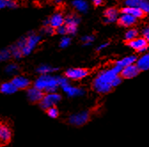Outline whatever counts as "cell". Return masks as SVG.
Wrapping results in <instances>:
<instances>
[{
	"label": "cell",
	"instance_id": "obj_32",
	"mask_svg": "<svg viewBox=\"0 0 149 147\" xmlns=\"http://www.w3.org/2000/svg\"><path fill=\"white\" fill-rule=\"evenodd\" d=\"M18 6V3L16 0H6V7L14 9Z\"/></svg>",
	"mask_w": 149,
	"mask_h": 147
},
{
	"label": "cell",
	"instance_id": "obj_13",
	"mask_svg": "<svg viewBox=\"0 0 149 147\" xmlns=\"http://www.w3.org/2000/svg\"><path fill=\"white\" fill-rule=\"evenodd\" d=\"M12 83L16 87L17 89H26L30 86V81L27 77L22 76H15L12 80Z\"/></svg>",
	"mask_w": 149,
	"mask_h": 147
},
{
	"label": "cell",
	"instance_id": "obj_21",
	"mask_svg": "<svg viewBox=\"0 0 149 147\" xmlns=\"http://www.w3.org/2000/svg\"><path fill=\"white\" fill-rule=\"evenodd\" d=\"M73 6L80 12H86L89 8L88 4L85 0H74Z\"/></svg>",
	"mask_w": 149,
	"mask_h": 147
},
{
	"label": "cell",
	"instance_id": "obj_8",
	"mask_svg": "<svg viewBox=\"0 0 149 147\" xmlns=\"http://www.w3.org/2000/svg\"><path fill=\"white\" fill-rule=\"evenodd\" d=\"M80 22V19L79 17L72 14V15H68L66 19H64V23L66 24V28H67V33L74 35L76 34V32L77 31V25Z\"/></svg>",
	"mask_w": 149,
	"mask_h": 147
},
{
	"label": "cell",
	"instance_id": "obj_28",
	"mask_svg": "<svg viewBox=\"0 0 149 147\" xmlns=\"http://www.w3.org/2000/svg\"><path fill=\"white\" fill-rule=\"evenodd\" d=\"M139 8L143 11L144 13H147L149 12V2L148 0H140Z\"/></svg>",
	"mask_w": 149,
	"mask_h": 147
},
{
	"label": "cell",
	"instance_id": "obj_36",
	"mask_svg": "<svg viewBox=\"0 0 149 147\" xmlns=\"http://www.w3.org/2000/svg\"><path fill=\"white\" fill-rule=\"evenodd\" d=\"M143 35H144L143 38H145L146 41H148V39H149V28L147 27L144 28V30H143Z\"/></svg>",
	"mask_w": 149,
	"mask_h": 147
},
{
	"label": "cell",
	"instance_id": "obj_37",
	"mask_svg": "<svg viewBox=\"0 0 149 147\" xmlns=\"http://www.w3.org/2000/svg\"><path fill=\"white\" fill-rule=\"evenodd\" d=\"M6 7V0H0V9Z\"/></svg>",
	"mask_w": 149,
	"mask_h": 147
},
{
	"label": "cell",
	"instance_id": "obj_14",
	"mask_svg": "<svg viewBox=\"0 0 149 147\" xmlns=\"http://www.w3.org/2000/svg\"><path fill=\"white\" fill-rule=\"evenodd\" d=\"M63 24H64V17L60 12L54 13L49 20V25L53 28H58Z\"/></svg>",
	"mask_w": 149,
	"mask_h": 147
},
{
	"label": "cell",
	"instance_id": "obj_22",
	"mask_svg": "<svg viewBox=\"0 0 149 147\" xmlns=\"http://www.w3.org/2000/svg\"><path fill=\"white\" fill-rule=\"evenodd\" d=\"M58 70V68H54L51 66H48V65H41L40 67H38V68L36 69L37 73H39L41 76H44V75H49V74Z\"/></svg>",
	"mask_w": 149,
	"mask_h": 147
},
{
	"label": "cell",
	"instance_id": "obj_19",
	"mask_svg": "<svg viewBox=\"0 0 149 147\" xmlns=\"http://www.w3.org/2000/svg\"><path fill=\"white\" fill-rule=\"evenodd\" d=\"M117 15L118 12L115 8H109L105 12V22L107 23H112L117 21Z\"/></svg>",
	"mask_w": 149,
	"mask_h": 147
},
{
	"label": "cell",
	"instance_id": "obj_10",
	"mask_svg": "<svg viewBox=\"0 0 149 147\" xmlns=\"http://www.w3.org/2000/svg\"><path fill=\"white\" fill-rule=\"evenodd\" d=\"M139 72L140 71L137 67V66L135 64H132V65H130L122 68L119 76L124 79H132L136 77L137 76H139Z\"/></svg>",
	"mask_w": 149,
	"mask_h": 147
},
{
	"label": "cell",
	"instance_id": "obj_5",
	"mask_svg": "<svg viewBox=\"0 0 149 147\" xmlns=\"http://www.w3.org/2000/svg\"><path fill=\"white\" fill-rule=\"evenodd\" d=\"M13 137L11 126L5 121H0V145L4 146L9 144Z\"/></svg>",
	"mask_w": 149,
	"mask_h": 147
},
{
	"label": "cell",
	"instance_id": "obj_3",
	"mask_svg": "<svg viewBox=\"0 0 149 147\" xmlns=\"http://www.w3.org/2000/svg\"><path fill=\"white\" fill-rule=\"evenodd\" d=\"M91 118V112L89 110L81 111L78 113H74L71 114L68 118V122L76 127H81L86 124Z\"/></svg>",
	"mask_w": 149,
	"mask_h": 147
},
{
	"label": "cell",
	"instance_id": "obj_38",
	"mask_svg": "<svg viewBox=\"0 0 149 147\" xmlns=\"http://www.w3.org/2000/svg\"><path fill=\"white\" fill-rule=\"evenodd\" d=\"M108 46V43H105V44H100L99 47H98V51H100V50H102V49H105L106 47H107Z\"/></svg>",
	"mask_w": 149,
	"mask_h": 147
},
{
	"label": "cell",
	"instance_id": "obj_33",
	"mask_svg": "<svg viewBox=\"0 0 149 147\" xmlns=\"http://www.w3.org/2000/svg\"><path fill=\"white\" fill-rule=\"evenodd\" d=\"M122 79H123V78H122L120 76H116V77L114 79L113 83H112V86H113V88H116V87H117L118 85H120L121 83H122Z\"/></svg>",
	"mask_w": 149,
	"mask_h": 147
},
{
	"label": "cell",
	"instance_id": "obj_34",
	"mask_svg": "<svg viewBox=\"0 0 149 147\" xmlns=\"http://www.w3.org/2000/svg\"><path fill=\"white\" fill-rule=\"evenodd\" d=\"M44 33L47 34V35H52L54 33V28H52L50 25L49 26H45L44 28Z\"/></svg>",
	"mask_w": 149,
	"mask_h": 147
},
{
	"label": "cell",
	"instance_id": "obj_27",
	"mask_svg": "<svg viewBox=\"0 0 149 147\" xmlns=\"http://www.w3.org/2000/svg\"><path fill=\"white\" fill-rule=\"evenodd\" d=\"M18 70H19V67L16 64H10L6 68V72L9 74V75H14V74L18 72Z\"/></svg>",
	"mask_w": 149,
	"mask_h": 147
},
{
	"label": "cell",
	"instance_id": "obj_26",
	"mask_svg": "<svg viewBox=\"0 0 149 147\" xmlns=\"http://www.w3.org/2000/svg\"><path fill=\"white\" fill-rule=\"evenodd\" d=\"M11 58V53L8 49L0 51V61H6Z\"/></svg>",
	"mask_w": 149,
	"mask_h": 147
},
{
	"label": "cell",
	"instance_id": "obj_7",
	"mask_svg": "<svg viewBox=\"0 0 149 147\" xmlns=\"http://www.w3.org/2000/svg\"><path fill=\"white\" fill-rule=\"evenodd\" d=\"M88 70L84 68H69L66 71V78L73 80V81H78L85 78L88 76Z\"/></svg>",
	"mask_w": 149,
	"mask_h": 147
},
{
	"label": "cell",
	"instance_id": "obj_16",
	"mask_svg": "<svg viewBox=\"0 0 149 147\" xmlns=\"http://www.w3.org/2000/svg\"><path fill=\"white\" fill-rule=\"evenodd\" d=\"M18 89L13 84L12 82H6L1 84L0 86V92L5 95H12L14 94Z\"/></svg>",
	"mask_w": 149,
	"mask_h": 147
},
{
	"label": "cell",
	"instance_id": "obj_20",
	"mask_svg": "<svg viewBox=\"0 0 149 147\" xmlns=\"http://www.w3.org/2000/svg\"><path fill=\"white\" fill-rule=\"evenodd\" d=\"M137 61V57L135 55H132V56H128V57H125L123 59H122L121 60H118L116 61V65L120 67L121 68H123L127 66H130V65H132V64H135Z\"/></svg>",
	"mask_w": 149,
	"mask_h": 147
},
{
	"label": "cell",
	"instance_id": "obj_24",
	"mask_svg": "<svg viewBox=\"0 0 149 147\" xmlns=\"http://www.w3.org/2000/svg\"><path fill=\"white\" fill-rule=\"evenodd\" d=\"M46 113H47V115L50 118H52V119H56V118L59 116V114H60L59 109L56 107V106H52V107L48 108L46 110Z\"/></svg>",
	"mask_w": 149,
	"mask_h": 147
},
{
	"label": "cell",
	"instance_id": "obj_31",
	"mask_svg": "<svg viewBox=\"0 0 149 147\" xmlns=\"http://www.w3.org/2000/svg\"><path fill=\"white\" fill-rule=\"evenodd\" d=\"M70 42H71L70 38L69 37H67V36H65V37H63L61 39V44H60V46L61 48H66V47H68L70 44Z\"/></svg>",
	"mask_w": 149,
	"mask_h": 147
},
{
	"label": "cell",
	"instance_id": "obj_2",
	"mask_svg": "<svg viewBox=\"0 0 149 147\" xmlns=\"http://www.w3.org/2000/svg\"><path fill=\"white\" fill-rule=\"evenodd\" d=\"M59 76H52L50 75L40 76L34 83V87L42 90L45 93L56 92L60 87L59 85Z\"/></svg>",
	"mask_w": 149,
	"mask_h": 147
},
{
	"label": "cell",
	"instance_id": "obj_18",
	"mask_svg": "<svg viewBox=\"0 0 149 147\" xmlns=\"http://www.w3.org/2000/svg\"><path fill=\"white\" fill-rule=\"evenodd\" d=\"M122 12H123V13H125V14H130V15H132V16L135 17L136 19H137V18H141V17H143L144 14H145V13L143 12V11L140 10V9L138 8V7H128V6L123 8Z\"/></svg>",
	"mask_w": 149,
	"mask_h": 147
},
{
	"label": "cell",
	"instance_id": "obj_9",
	"mask_svg": "<svg viewBox=\"0 0 149 147\" xmlns=\"http://www.w3.org/2000/svg\"><path fill=\"white\" fill-rule=\"evenodd\" d=\"M63 92L69 98H77V97H82L84 95L85 91L84 89L76 87V86H72L69 83L65 84L64 86L61 87Z\"/></svg>",
	"mask_w": 149,
	"mask_h": 147
},
{
	"label": "cell",
	"instance_id": "obj_4",
	"mask_svg": "<svg viewBox=\"0 0 149 147\" xmlns=\"http://www.w3.org/2000/svg\"><path fill=\"white\" fill-rule=\"evenodd\" d=\"M61 99V97L57 92H52V93H46L44 95L43 98L39 102V105L42 109L46 110L52 106H55L56 104H58Z\"/></svg>",
	"mask_w": 149,
	"mask_h": 147
},
{
	"label": "cell",
	"instance_id": "obj_11",
	"mask_svg": "<svg viewBox=\"0 0 149 147\" xmlns=\"http://www.w3.org/2000/svg\"><path fill=\"white\" fill-rule=\"evenodd\" d=\"M27 89V97L31 103H39L45 95L42 90L38 89L36 87L28 88Z\"/></svg>",
	"mask_w": 149,
	"mask_h": 147
},
{
	"label": "cell",
	"instance_id": "obj_29",
	"mask_svg": "<svg viewBox=\"0 0 149 147\" xmlns=\"http://www.w3.org/2000/svg\"><path fill=\"white\" fill-rule=\"evenodd\" d=\"M140 0H126L125 6L128 7H138L139 6Z\"/></svg>",
	"mask_w": 149,
	"mask_h": 147
},
{
	"label": "cell",
	"instance_id": "obj_30",
	"mask_svg": "<svg viewBox=\"0 0 149 147\" xmlns=\"http://www.w3.org/2000/svg\"><path fill=\"white\" fill-rule=\"evenodd\" d=\"M93 40H94V36H92V35H84V37L82 38V41L84 43V44L85 46L91 45V42H93Z\"/></svg>",
	"mask_w": 149,
	"mask_h": 147
},
{
	"label": "cell",
	"instance_id": "obj_1",
	"mask_svg": "<svg viewBox=\"0 0 149 147\" xmlns=\"http://www.w3.org/2000/svg\"><path fill=\"white\" fill-rule=\"evenodd\" d=\"M121 70L122 68L116 65L112 68L101 71L93 81L92 86L94 90L100 94L109 93L114 89L112 86V83L116 76L120 75Z\"/></svg>",
	"mask_w": 149,
	"mask_h": 147
},
{
	"label": "cell",
	"instance_id": "obj_39",
	"mask_svg": "<svg viewBox=\"0 0 149 147\" xmlns=\"http://www.w3.org/2000/svg\"><path fill=\"white\" fill-rule=\"evenodd\" d=\"M93 3H94L95 6H100L103 3V0H93Z\"/></svg>",
	"mask_w": 149,
	"mask_h": 147
},
{
	"label": "cell",
	"instance_id": "obj_17",
	"mask_svg": "<svg viewBox=\"0 0 149 147\" xmlns=\"http://www.w3.org/2000/svg\"><path fill=\"white\" fill-rule=\"evenodd\" d=\"M136 66L139 71H146L149 68V55L146 53L139 59H137Z\"/></svg>",
	"mask_w": 149,
	"mask_h": 147
},
{
	"label": "cell",
	"instance_id": "obj_6",
	"mask_svg": "<svg viewBox=\"0 0 149 147\" xmlns=\"http://www.w3.org/2000/svg\"><path fill=\"white\" fill-rule=\"evenodd\" d=\"M41 40V36L36 35V34H30L28 37H26L25 41V45L22 49V55H29L32 52V51L37 46Z\"/></svg>",
	"mask_w": 149,
	"mask_h": 147
},
{
	"label": "cell",
	"instance_id": "obj_35",
	"mask_svg": "<svg viewBox=\"0 0 149 147\" xmlns=\"http://www.w3.org/2000/svg\"><path fill=\"white\" fill-rule=\"evenodd\" d=\"M56 29H57V32H58L60 35H65V34H67V28H66V26H64V25L59 27L58 28H56Z\"/></svg>",
	"mask_w": 149,
	"mask_h": 147
},
{
	"label": "cell",
	"instance_id": "obj_12",
	"mask_svg": "<svg viewBox=\"0 0 149 147\" xmlns=\"http://www.w3.org/2000/svg\"><path fill=\"white\" fill-rule=\"evenodd\" d=\"M128 44L130 47H132V49H134L135 51H137L139 52L146 51L147 50V46H148L147 41L143 37H137L132 41H129Z\"/></svg>",
	"mask_w": 149,
	"mask_h": 147
},
{
	"label": "cell",
	"instance_id": "obj_25",
	"mask_svg": "<svg viewBox=\"0 0 149 147\" xmlns=\"http://www.w3.org/2000/svg\"><path fill=\"white\" fill-rule=\"evenodd\" d=\"M138 35H139V33H138V31L136 29H130L125 34V39L128 42L132 41V40H133V39L138 37Z\"/></svg>",
	"mask_w": 149,
	"mask_h": 147
},
{
	"label": "cell",
	"instance_id": "obj_15",
	"mask_svg": "<svg viewBox=\"0 0 149 147\" xmlns=\"http://www.w3.org/2000/svg\"><path fill=\"white\" fill-rule=\"evenodd\" d=\"M119 24L123 26V27H130L136 23L137 19L135 17L130 15V14H125L123 13L121 17L119 18Z\"/></svg>",
	"mask_w": 149,
	"mask_h": 147
},
{
	"label": "cell",
	"instance_id": "obj_40",
	"mask_svg": "<svg viewBox=\"0 0 149 147\" xmlns=\"http://www.w3.org/2000/svg\"><path fill=\"white\" fill-rule=\"evenodd\" d=\"M61 1V0H57V1H56V2H57V3H60Z\"/></svg>",
	"mask_w": 149,
	"mask_h": 147
},
{
	"label": "cell",
	"instance_id": "obj_23",
	"mask_svg": "<svg viewBox=\"0 0 149 147\" xmlns=\"http://www.w3.org/2000/svg\"><path fill=\"white\" fill-rule=\"evenodd\" d=\"M10 53H11V56H13L14 59L16 60H19V59H21L23 55L22 53V51L19 49L16 45H13L11 48H10Z\"/></svg>",
	"mask_w": 149,
	"mask_h": 147
}]
</instances>
